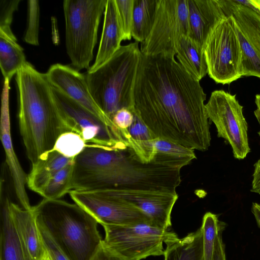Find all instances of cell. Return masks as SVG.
Listing matches in <instances>:
<instances>
[{"mask_svg": "<svg viewBox=\"0 0 260 260\" xmlns=\"http://www.w3.org/2000/svg\"><path fill=\"white\" fill-rule=\"evenodd\" d=\"M209 119L215 124L218 137L230 144L235 158H245L250 151L248 124L243 113V107L236 98L223 90L213 91L206 104Z\"/></svg>", "mask_w": 260, "mask_h": 260, "instance_id": "cell-10", "label": "cell"}, {"mask_svg": "<svg viewBox=\"0 0 260 260\" xmlns=\"http://www.w3.org/2000/svg\"><path fill=\"white\" fill-rule=\"evenodd\" d=\"M255 12L260 16V0H252Z\"/></svg>", "mask_w": 260, "mask_h": 260, "instance_id": "cell-40", "label": "cell"}, {"mask_svg": "<svg viewBox=\"0 0 260 260\" xmlns=\"http://www.w3.org/2000/svg\"><path fill=\"white\" fill-rule=\"evenodd\" d=\"M26 62L23 49L16 37L0 31V67L4 79L10 81Z\"/></svg>", "mask_w": 260, "mask_h": 260, "instance_id": "cell-24", "label": "cell"}, {"mask_svg": "<svg viewBox=\"0 0 260 260\" xmlns=\"http://www.w3.org/2000/svg\"><path fill=\"white\" fill-rule=\"evenodd\" d=\"M15 80L20 132L32 165L54 148L62 134L69 131L45 74L26 62L16 73Z\"/></svg>", "mask_w": 260, "mask_h": 260, "instance_id": "cell-2", "label": "cell"}, {"mask_svg": "<svg viewBox=\"0 0 260 260\" xmlns=\"http://www.w3.org/2000/svg\"><path fill=\"white\" fill-rule=\"evenodd\" d=\"M141 56L139 43H131L121 46L96 70L85 74L94 100L111 120L121 109L134 112V89Z\"/></svg>", "mask_w": 260, "mask_h": 260, "instance_id": "cell-4", "label": "cell"}, {"mask_svg": "<svg viewBox=\"0 0 260 260\" xmlns=\"http://www.w3.org/2000/svg\"><path fill=\"white\" fill-rule=\"evenodd\" d=\"M188 10L190 30L189 37L204 49L211 31L226 16L223 0H188Z\"/></svg>", "mask_w": 260, "mask_h": 260, "instance_id": "cell-16", "label": "cell"}, {"mask_svg": "<svg viewBox=\"0 0 260 260\" xmlns=\"http://www.w3.org/2000/svg\"><path fill=\"white\" fill-rule=\"evenodd\" d=\"M251 211L254 215L257 225L260 228V204L257 203H253Z\"/></svg>", "mask_w": 260, "mask_h": 260, "instance_id": "cell-38", "label": "cell"}, {"mask_svg": "<svg viewBox=\"0 0 260 260\" xmlns=\"http://www.w3.org/2000/svg\"><path fill=\"white\" fill-rule=\"evenodd\" d=\"M123 37L115 0H107L103 30L95 61L87 72L96 70L107 61L121 46Z\"/></svg>", "mask_w": 260, "mask_h": 260, "instance_id": "cell-17", "label": "cell"}, {"mask_svg": "<svg viewBox=\"0 0 260 260\" xmlns=\"http://www.w3.org/2000/svg\"><path fill=\"white\" fill-rule=\"evenodd\" d=\"M252 187L250 191L260 194V158L254 165Z\"/></svg>", "mask_w": 260, "mask_h": 260, "instance_id": "cell-37", "label": "cell"}, {"mask_svg": "<svg viewBox=\"0 0 260 260\" xmlns=\"http://www.w3.org/2000/svg\"><path fill=\"white\" fill-rule=\"evenodd\" d=\"M31 210L69 260H91L101 246L98 221L76 203L44 198Z\"/></svg>", "mask_w": 260, "mask_h": 260, "instance_id": "cell-3", "label": "cell"}, {"mask_svg": "<svg viewBox=\"0 0 260 260\" xmlns=\"http://www.w3.org/2000/svg\"><path fill=\"white\" fill-rule=\"evenodd\" d=\"M226 224L220 228L216 238L213 260H226L225 245L222 241V234Z\"/></svg>", "mask_w": 260, "mask_h": 260, "instance_id": "cell-35", "label": "cell"}, {"mask_svg": "<svg viewBox=\"0 0 260 260\" xmlns=\"http://www.w3.org/2000/svg\"><path fill=\"white\" fill-rule=\"evenodd\" d=\"M45 75L53 87L81 105L108 125L118 129L95 103L85 74L70 66L55 63L50 66Z\"/></svg>", "mask_w": 260, "mask_h": 260, "instance_id": "cell-13", "label": "cell"}, {"mask_svg": "<svg viewBox=\"0 0 260 260\" xmlns=\"http://www.w3.org/2000/svg\"><path fill=\"white\" fill-rule=\"evenodd\" d=\"M123 40L132 38L134 0H115Z\"/></svg>", "mask_w": 260, "mask_h": 260, "instance_id": "cell-31", "label": "cell"}, {"mask_svg": "<svg viewBox=\"0 0 260 260\" xmlns=\"http://www.w3.org/2000/svg\"><path fill=\"white\" fill-rule=\"evenodd\" d=\"M134 114L133 123L127 129L128 147L142 161L150 162L155 154L154 143L156 138L134 113Z\"/></svg>", "mask_w": 260, "mask_h": 260, "instance_id": "cell-25", "label": "cell"}, {"mask_svg": "<svg viewBox=\"0 0 260 260\" xmlns=\"http://www.w3.org/2000/svg\"><path fill=\"white\" fill-rule=\"evenodd\" d=\"M105 236L103 244L125 260H141L164 255L163 244L178 241L177 235L150 223L132 225H102Z\"/></svg>", "mask_w": 260, "mask_h": 260, "instance_id": "cell-6", "label": "cell"}, {"mask_svg": "<svg viewBox=\"0 0 260 260\" xmlns=\"http://www.w3.org/2000/svg\"><path fill=\"white\" fill-rule=\"evenodd\" d=\"M188 0H158L154 22L140 50L146 56L174 58L183 36H189Z\"/></svg>", "mask_w": 260, "mask_h": 260, "instance_id": "cell-8", "label": "cell"}, {"mask_svg": "<svg viewBox=\"0 0 260 260\" xmlns=\"http://www.w3.org/2000/svg\"><path fill=\"white\" fill-rule=\"evenodd\" d=\"M107 0H64L65 44L74 69H88Z\"/></svg>", "mask_w": 260, "mask_h": 260, "instance_id": "cell-5", "label": "cell"}, {"mask_svg": "<svg viewBox=\"0 0 260 260\" xmlns=\"http://www.w3.org/2000/svg\"><path fill=\"white\" fill-rule=\"evenodd\" d=\"M164 260H204L201 228L178 241L166 244Z\"/></svg>", "mask_w": 260, "mask_h": 260, "instance_id": "cell-22", "label": "cell"}, {"mask_svg": "<svg viewBox=\"0 0 260 260\" xmlns=\"http://www.w3.org/2000/svg\"><path fill=\"white\" fill-rule=\"evenodd\" d=\"M134 117V113L131 111L126 108H122L116 112L112 119L114 125L121 132L127 144L128 137L127 129L133 123Z\"/></svg>", "mask_w": 260, "mask_h": 260, "instance_id": "cell-34", "label": "cell"}, {"mask_svg": "<svg viewBox=\"0 0 260 260\" xmlns=\"http://www.w3.org/2000/svg\"><path fill=\"white\" fill-rule=\"evenodd\" d=\"M40 6L37 0L27 1V22L24 41L30 45H39Z\"/></svg>", "mask_w": 260, "mask_h": 260, "instance_id": "cell-30", "label": "cell"}, {"mask_svg": "<svg viewBox=\"0 0 260 260\" xmlns=\"http://www.w3.org/2000/svg\"><path fill=\"white\" fill-rule=\"evenodd\" d=\"M224 10L226 16L214 27L204 46L208 75L223 85L243 77L242 51L236 22Z\"/></svg>", "mask_w": 260, "mask_h": 260, "instance_id": "cell-7", "label": "cell"}, {"mask_svg": "<svg viewBox=\"0 0 260 260\" xmlns=\"http://www.w3.org/2000/svg\"><path fill=\"white\" fill-rule=\"evenodd\" d=\"M224 4L226 11L233 17L237 26L260 55V16L234 0H224Z\"/></svg>", "mask_w": 260, "mask_h": 260, "instance_id": "cell-21", "label": "cell"}, {"mask_svg": "<svg viewBox=\"0 0 260 260\" xmlns=\"http://www.w3.org/2000/svg\"><path fill=\"white\" fill-rule=\"evenodd\" d=\"M91 260H125L107 248L102 244Z\"/></svg>", "mask_w": 260, "mask_h": 260, "instance_id": "cell-36", "label": "cell"}, {"mask_svg": "<svg viewBox=\"0 0 260 260\" xmlns=\"http://www.w3.org/2000/svg\"><path fill=\"white\" fill-rule=\"evenodd\" d=\"M75 158L66 157L53 148L44 153L32 165L27 175L28 187L39 194L45 184L59 171L74 161Z\"/></svg>", "mask_w": 260, "mask_h": 260, "instance_id": "cell-19", "label": "cell"}, {"mask_svg": "<svg viewBox=\"0 0 260 260\" xmlns=\"http://www.w3.org/2000/svg\"><path fill=\"white\" fill-rule=\"evenodd\" d=\"M176 56L179 63L195 79L200 81L208 74L203 48L190 37L181 38Z\"/></svg>", "mask_w": 260, "mask_h": 260, "instance_id": "cell-20", "label": "cell"}, {"mask_svg": "<svg viewBox=\"0 0 260 260\" xmlns=\"http://www.w3.org/2000/svg\"><path fill=\"white\" fill-rule=\"evenodd\" d=\"M69 193L75 203L90 214L101 225L152 224L150 219L140 209L106 190H71Z\"/></svg>", "mask_w": 260, "mask_h": 260, "instance_id": "cell-11", "label": "cell"}, {"mask_svg": "<svg viewBox=\"0 0 260 260\" xmlns=\"http://www.w3.org/2000/svg\"><path fill=\"white\" fill-rule=\"evenodd\" d=\"M37 225L45 250L50 259L69 260L48 233L42 226Z\"/></svg>", "mask_w": 260, "mask_h": 260, "instance_id": "cell-33", "label": "cell"}, {"mask_svg": "<svg viewBox=\"0 0 260 260\" xmlns=\"http://www.w3.org/2000/svg\"><path fill=\"white\" fill-rule=\"evenodd\" d=\"M224 223L215 214L208 212L204 214L201 227L204 260H213L216 238Z\"/></svg>", "mask_w": 260, "mask_h": 260, "instance_id": "cell-28", "label": "cell"}, {"mask_svg": "<svg viewBox=\"0 0 260 260\" xmlns=\"http://www.w3.org/2000/svg\"><path fill=\"white\" fill-rule=\"evenodd\" d=\"M10 210L14 223L31 258L32 260H41L46 251L31 209H25L11 202Z\"/></svg>", "mask_w": 260, "mask_h": 260, "instance_id": "cell-18", "label": "cell"}, {"mask_svg": "<svg viewBox=\"0 0 260 260\" xmlns=\"http://www.w3.org/2000/svg\"><path fill=\"white\" fill-rule=\"evenodd\" d=\"M134 206L151 220L152 225L168 230L171 226V213L178 196L177 192L139 189H104Z\"/></svg>", "mask_w": 260, "mask_h": 260, "instance_id": "cell-12", "label": "cell"}, {"mask_svg": "<svg viewBox=\"0 0 260 260\" xmlns=\"http://www.w3.org/2000/svg\"><path fill=\"white\" fill-rule=\"evenodd\" d=\"M206 94L174 58L142 54L134 113L156 138L205 151L211 144Z\"/></svg>", "mask_w": 260, "mask_h": 260, "instance_id": "cell-1", "label": "cell"}, {"mask_svg": "<svg viewBox=\"0 0 260 260\" xmlns=\"http://www.w3.org/2000/svg\"><path fill=\"white\" fill-rule=\"evenodd\" d=\"M255 103L256 109L254 111V114L260 125V94H258L255 95ZM258 134L260 137V131L258 132Z\"/></svg>", "mask_w": 260, "mask_h": 260, "instance_id": "cell-39", "label": "cell"}, {"mask_svg": "<svg viewBox=\"0 0 260 260\" xmlns=\"http://www.w3.org/2000/svg\"><path fill=\"white\" fill-rule=\"evenodd\" d=\"M153 160L164 165L181 169L196 158L194 150L170 140L156 138Z\"/></svg>", "mask_w": 260, "mask_h": 260, "instance_id": "cell-23", "label": "cell"}, {"mask_svg": "<svg viewBox=\"0 0 260 260\" xmlns=\"http://www.w3.org/2000/svg\"><path fill=\"white\" fill-rule=\"evenodd\" d=\"M10 80L4 79L1 96V139L6 154V164L12 178L14 189L21 206L31 210L25 190L27 176L24 172L14 150L10 131L9 112Z\"/></svg>", "mask_w": 260, "mask_h": 260, "instance_id": "cell-14", "label": "cell"}, {"mask_svg": "<svg viewBox=\"0 0 260 260\" xmlns=\"http://www.w3.org/2000/svg\"><path fill=\"white\" fill-rule=\"evenodd\" d=\"M158 0H134L132 36L137 42H144L152 28Z\"/></svg>", "mask_w": 260, "mask_h": 260, "instance_id": "cell-26", "label": "cell"}, {"mask_svg": "<svg viewBox=\"0 0 260 260\" xmlns=\"http://www.w3.org/2000/svg\"><path fill=\"white\" fill-rule=\"evenodd\" d=\"M20 2V0H1L0 31L10 36H14L11 24L14 12L17 10Z\"/></svg>", "mask_w": 260, "mask_h": 260, "instance_id": "cell-32", "label": "cell"}, {"mask_svg": "<svg viewBox=\"0 0 260 260\" xmlns=\"http://www.w3.org/2000/svg\"><path fill=\"white\" fill-rule=\"evenodd\" d=\"M41 260H51V259L49 258V256L48 255L47 252H46V253H45V255L41 259Z\"/></svg>", "mask_w": 260, "mask_h": 260, "instance_id": "cell-41", "label": "cell"}, {"mask_svg": "<svg viewBox=\"0 0 260 260\" xmlns=\"http://www.w3.org/2000/svg\"><path fill=\"white\" fill-rule=\"evenodd\" d=\"M52 89L69 132L79 135L87 144L107 149H123L128 147L118 129L108 125L58 89L53 87Z\"/></svg>", "mask_w": 260, "mask_h": 260, "instance_id": "cell-9", "label": "cell"}, {"mask_svg": "<svg viewBox=\"0 0 260 260\" xmlns=\"http://www.w3.org/2000/svg\"><path fill=\"white\" fill-rule=\"evenodd\" d=\"M6 180L1 181L0 260H32L12 218Z\"/></svg>", "mask_w": 260, "mask_h": 260, "instance_id": "cell-15", "label": "cell"}, {"mask_svg": "<svg viewBox=\"0 0 260 260\" xmlns=\"http://www.w3.org/2000/svg\"><path fill=\"white\" fill-rule=\"evenodd\" d=\"M74 161L59 171L43 187L39 193L44 199H59L72 189Z\"/></svg>", "mask_w": 260, "mask_h": 260, "instance_id": "cell-27", "label": "cell"}, {"mask_svg": "<svg viewBox=\"0 0 260 260\" xmlns=\"http://www.w3.org/2000/svg\"><path fill=\"white\" fill-rule=\"evenodd\" d=\"M87 145L79 135L68 132L62 134L58 137L53 149L66 157L75 158L84 149Z\"/></svg>", "mask_w": 260, "mask_h": 260, "instance_id": "cell-29", "label": "cell"}]
</instances>
